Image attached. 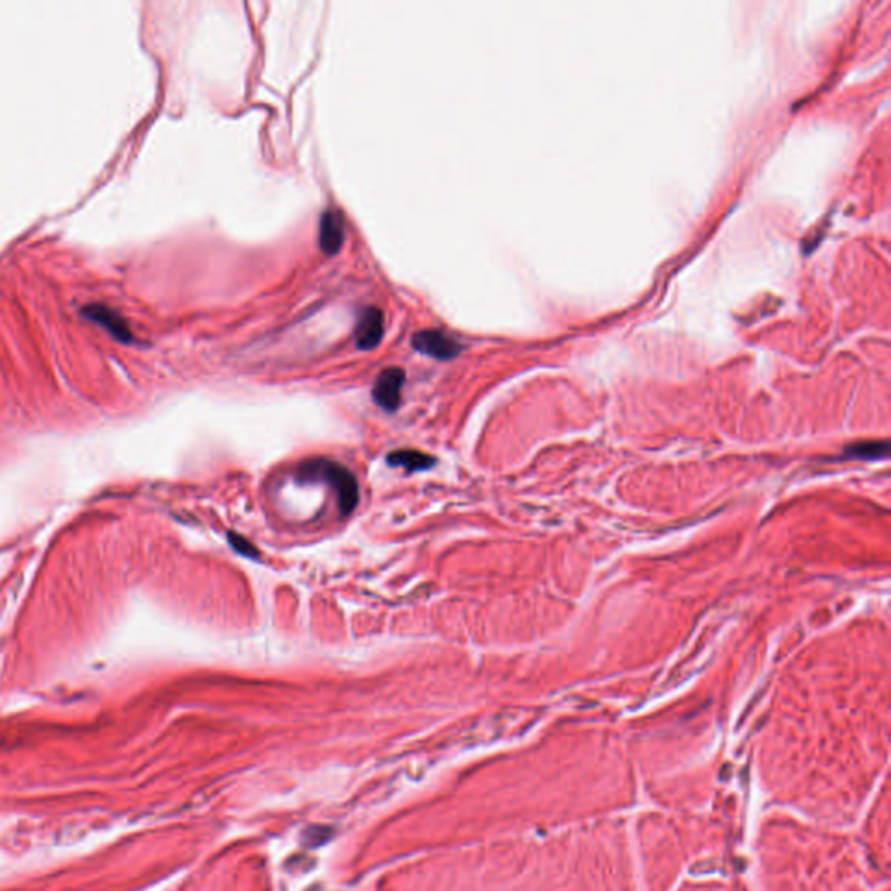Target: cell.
<instances>
[{"label":"cell","mask_w":891,"mask_h":891,"mask_svg":"<svg viewBox=\"0 0 891 891\" xmlns=\"http://www.w3.org/2000/svg\"><path fill=\"white\" fill-rule=\"evenodd\" d=\"M298 479L299 481L322 479L330 482V486L338 497V505L343 515H350L359 504V484L355 475L337 462L322 458L305 462L298 467Z\"/></svg>","instance_id":"6da1fadb"},{"label":"cell","mask_w":891,"mask_h":891,"mask_svg":"<svg viewBox=\"0 0 891 891\" xmlns=\"http://www.w3.org/2000/svg\"><path fill=\"white\" fill-rule=\"evenodd\" d=\"M411 345L415 346L417 352H422L425 355L439 359V361H449L464 350V346L455 338L448 337L442 331H435V330L418 331L413 337Z\"/></svg>","instance_id":"7a4b0ae2"},{"label":"cell","mask_w":891,"mask_h":891,"mask_svg":"<svg viewBox=\"0 0 891 891\" xmlns=\"http://www.w3.org/2000/svg\"><path fill=\"white\" fill-rule=\"evenodd\" d=\"M406 382V375L401 368H386L378 375L373 386L375 402L388 413H394L401 406V394Z\"/></svg>","instance_id":"3957f363"},{"label":"cell","mask_w":891,"mask_h":891,"mask_svg":"<svg viewBox=\"0 0 891 891\" xmlns=\"http://www.w3.org/2000/svg\"><path fill=\"white\" fill-rule=\"evenodd\" d=\"M383 338V314L380 308L370 306L362 310L355 328V343L361 350H371L380 345Z\"/></svg>","instance_id":"277c9868"},{"label":"cell","mask_w":891,"mask_h":891,"mask_svg":"<svg viewBox=\"0 0 891 891\" xmlns=\"http://www.w3.org/2000/svg\"><path fill=\"white\" fill-rule=\"evenodd\" d=\"M345 239L343 216L335 210H326L321 216L319 227V244L326 255H338Z\"/></svg>","instance_id":"5b68a950"},{"label":"cell","mask_w":891,"mask_h":891,"mask_svg":"<svg viewBox=\"0 0 891 891\" xmlns=\"http://www.w3.org/2000/svg\"><path fill=\"white\" fill-rule=\"evenodd\" d=\"M84 314L92 319L94 322L105 326L115 338L121 341H131L132 331L129 328L128 321L114 308L101 305V303H91L84 308Z\"/></svg>","instance_id":"8992f818"},{"label":"cell","mask_w":891,"mask_h":891,"mask_svg":"<svg viewBox=\"0 0 891 891\" xmlns=\"http://www.w3.org/2000/svg\"><path fill=\"white\" fill-rule=\"evenodd\" d=\"M386 464L392 467L404 468L408 472H422L434 467L435 458L417 449H399L392 451L386 457Z\"/></svg>","instance_id":"52a82bcc"},{"label":"cell","mask_w":891,"mask_h":891,"mask_svg":"<svg viewBox=\"0 0 891 891\" xmlns=\"http://www.w3.org/2000/svg\"><path fill=\"white\" fill-rule=\"evenodd\" d=\"M228 544L232 545L234 551L241 553V555H244V557H248V559H258L259 557V552H258L255 545L248 538H244V537H241V535H237L234 531L228 533Z\"/></svg>","instance_id":"ba28073f"}]
</instances>
